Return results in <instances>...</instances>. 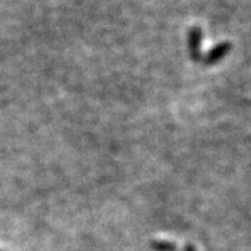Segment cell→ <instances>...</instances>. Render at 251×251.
<instances>
[{"mask_svg": "<svg viewBox=\"0 0 251 251\" xmlns=\"http://www.w3.org/2000/svg\"><path fill=\"white\" fill-rule=\"evenodd\" d=\"M201 42H202V29L200 27H193L188 32V49H190V56L194 62L201 60Z\"/></svg>", "mask_w": 251, "mask_h": 251, "instance_id": "1", "label": "cell"}, {"mask_svg": "<svg viewBox=\"0 0 251 251\" xmlns=\"http://www.w3.org/2000/svg\"><path fill=\"white\" fill-rule=\"evenodd\" d=\"M230 49H232V45L229 44V42H221V44H218L215 45L208 53L204 56V63L205 64H215L219 60H222L226 54L230 52Z\"/></svg>", "mask_w": 251, "mask_h": 251, "instance_id": "2", "label": "cell"}, {"mask_svg": "<svg viewBox=\"0 0 251 251\" xmlns=\"http://www.w3.org/2000/svg\"><path fill=\"white\" fill-rule=\"evenodd\" d=\"M153 247H155L158 251H173L175 249H176V247H175V244H172V243H166V242L155 243V244H153Z\"/></svg>", "mask_w": 251, "mask_h": 251, "instance_id": "3", "label": "cell"}, {"mask_svg": "<svg viewBox=\"0 0 251 251\" xmlns=\"http://www.w3.org/2000/svg\"><path fill=\"white\" fill-rule=\"evenodd\" d=\"M187 251H196V250H194V249H193L191 246H188V247H187Z\"/></svg>", "mask_w": 251, "mask_h": 251, "instance_id": "4", "label": "cell"}]
</instances>
